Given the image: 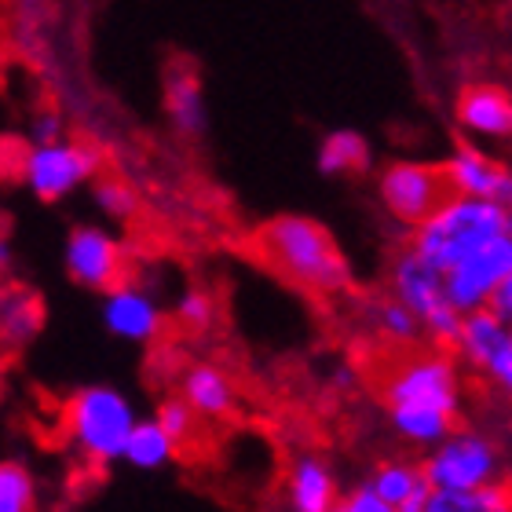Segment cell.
Segmentation results:
<instances>
[{
  "label": "cell",
  "mask_w": 512,
  "mask_h": 512,
  "mask_svg": "<svg viewBox=\"0 0 512 512\" xmlns=\"http://www.w3.org/2000/svg\"><path fill=\"white\" fill-rule=\"evenodd\" d=\"M165 110L169 121L180 136L194 139L202 136L209 125V107H205V88L202 77L194 74L191 66H172L165 77Z\"/></svg>",
  "instance_id": "16"
},
{
  "label": "cell",
  "mask_w": 512,
  "mask_h": 512,
  "mask_svg": "<svg viewBox=\"0 0 512 512\" xmlns=\"http://www.w3.org/2000/svg\"><path fill=\"white\" fill-rule=\"evenodd\" d=\"M286 498L293 512H330L337 509V476L322 458L304 454L293 461L286 476Z\"/></svg>",
  "instance_id": "15"
},
{
  "label": "cell",
  "mask_w": 512,
  "mask_h": 512,
  "mask_svg": "<svg viewBox=\"0 0 512 512\" xmlns=\"http://www.w3.org/2000/svg\"><path fill=\"white\" fill-rule=\"evenodd\" d=\"M374 326L384 341H392V344H414L417 337H421V322H417V315L406 308L403 300H395V297H384L374 304Z\"/></svg>",
  "instance_id": "24"
},
{
  "label": "cell",
  "mask_w": 512,
  "mask_h": 512,
  "mask_svg": "<svg viewBox=\"0 0 512 512\" xmlns=\"http://www.w3.org/2000/svg\"><path fill=\"white\" fill-rule=\"evenodd\" d=\"M421 472L432 491H472L483 483H494L502 476V458L498 447L480 432L454 428L428 447V458L421 461Z\"/></svg>",
  "instance_id": "6"
},
{
  "label": "cell",
  "mask_w": 512,
  "mask_h": 512,
  "mask_svg": "<svg viewBox=\"0 0 512 512\" xmlns=\"http://www.w3.org/2000/svg\"><path fill=\"white\" fill-rule=\"evenodd\" d=\"M30 139L33 147H44V143H59L63 139V121H59V114H37L30 125Z\"/></svg>",
  "instance_id": "30"
},
{
  "label": "cell",
  "mask_w": 512,
  "mask_h": 512,
  "mask_svg": "<svg viewBox=\"0 0 512 512\" xmlns=\"http://www.w3.org/2000/svg\"><path fill=\"white\" fill-rule=\"evenodd\" d=\"M99 172V150L85 147V143H44V147H30L22 158V180L41 202H59L66 194H74L81 183H88Z\"/></svg>",
  "instance_id": "8"
},
{
  "label": "cell",
  "mask_w": 512,
  "mask_h": 512,
  "mask_svg": "<svg viewBox=\"0 0 512 512\" xmlns=\"http://www.w3.org/2000/svg\"><path fill=\"white\" fill-rule=\"evenodd\" d=\"M154 421L165 428V436H169L176 447H180V443H187V439H191V432H194V410L183 403V395H180V399H165Z\"/></svg>",
  "instance_id": "28"
},
{
  "label": "cell",
  "mask_w": 512,
  "mask_h": 512,
  "mask_svg": "<svg viewBox=\"0 0 512 512\" xmlns=\"http://www.w3.org/2000/svg\"><path fill=\"white\" fill-rule=\"evenodd\" d=\"M512 275V231L502 238H494L491 246L476 249L472 256H465L461 264H454L450 271H443L447 282L450 304L465 315V311L487 308V300L505 278Z\"/></svg>",
  "instance_id": "10"
},
{
  "label": "cell",
  "mask_w": 512,
  "mask_h": 512,
  "mask_svg": "<svg viewBox=\"0 0 512 512\" xmlns=\"http://www.w3.org/2000/svg\"><path fill=\"white\" fill-rule=\"evenodd\" d=\"M256 249L278 275L308 293H344L352 286V264L341 253L337 238L311 216H275L260 227Z\"/></svg>",
  "instance_id": "1"
},
{
  "label": "cell",
  "mask_w": 512,
  "mask_h": 512,
  "mask_svg": "<svg viewBox=\"0 0 512 512\" xmlns=\"http://www.w3.org/2000/svg\"><path fill=\"white\" fill-rule=\"evenodd\" d=\"M384 403L406 410H439L461 414V370L443 352H425L399 363L384 381Z\"/></svg>",
  "instance_id": "5"
},
{
  "label": "cell",
  "mask_w": 512,
  "mask_h": 512,
  "mask_svg": "<svg viewBox=\"0 0 512 512\" xmlns=\"http://www.w3.org/2000/svg\"><path fill=\"white\" fill-rule=\"evenodd\" d=\"M8 267H11V242L0 238V271H8Z\"/></svg>",
  "instance_id": "33"
},
{
  "label": "cell",
  "mask_w": 512,
  "mask_h": 512,
  "mask_svg": "<svg viewBox=\"0 0 512 512\" xmlns=\"http://www.w3.org/2000/svg\"><path fill=\"white\" fill-rule=\"evenodd\" d=\"M322 176H352L370 165V139L355 128H337L319 143V158H315Z\"/></svg>",
  "instance_id": "19"
},
{
  "label": "cell",
  "mask_w": 512,
  "mask_h": 512,
  "mask_svg": "<svg viewBox=\"0 0 512 512\" xmlns=\"http://www.w3.org/2000/svg\"><path fill=\"white\" fill-rule=\"evenodd\" d=\"M454 118L476 139H512V96L498 85H469L454 103Z\"/></svg>",
  "instance_id": "14"
},
{
  "label": "cell",
  "mask_w": 512,
  "mask_h": 512,
  "mask_svg": "<svg viewBox=\"0 0 512 512\" xmlns=\"http://www.w3.org/2000/svg\"><path fill=\"white\" fill-rule=\"evenodd\" d=\"M96 205L110 220H128V216L136 213V194H132V187L125 180L107 176V180L96 183Z\"/></svg>",
  "instance_id": "26"
},
{
  "label": "cell",
  "mask_w": 512,
  "mask_h": 512,
  "mask_svg": "<svg viewBox=\"0 0 512 512\" xmlns=\"http://www.w3.org/2000/svg\"><path fill=\"white\" fill-rule=\"evenodd\" d=\"M136 425V410L118 388L96 384L77 392L66 406V428L74 447L92 461H121L125 439Z\"/></svg>",
  "instance_id": "3"
},
{
  "label": "cell",
  "mask_w": 512,
  "mask_h": 512,
  "mask_svg": "<svg viewBox=\"0 0 512 512\" xmlns=\"http://www.w3.org/2000/svg\"><path fill=\"white\" fill-rule=\"evenodd\" d=\"M447 194L443 169L425 165V161H392L377 176V198H381L384 213L403 227H417Z\"/></svg>",
  "instance_id": "9"
},
{
  "label": "cell",
  "mask_w": 512,
  "mask_h": 512,
  "mask_svg": "<svg viewBox=\"0 0 512 512\" xmlns=\"http://www.w3.org/2000/svg\"><path fill=\"white\" fill-rule=\"evenodd\" d=\"M37 505V487L22 461H0V512H30Z\"/></svg>",
  "instance_id": "25"
},
{
  "label": "cell",
  "mask_w": 512,
  "mask_h": 512,
  "mask_svg": "<svg viewBox=\"0 0 512 512\" xmlns=\"http://www.w3.org/2000/svg\"><path fill=\"white\" fill-rule=\"evenodd\" d=\"M333 384H337V388H344V392H348V388H352V384H355V370H352V366H341V370L333 374Z\"/></svg>",
  "instance_id": "32"
},
{
  "label": "cell",
  "mask_w": 512,
  "mask_h": 512,
  "mask_svg": "<svg viewBox=\"0 0 512 512\" xmlns=\"http://www.w3.org/2000/svg\"><path fill=\"white\" fill-rule=\"evenodd\" d=\"M337 509H341V512H392L388 505L381 502V494L374 491V483H370V480L359 483V487H352L344 498H337Z\"/></svg>",
  "instance_id": "29"
},
{
  "label": "cell",
  "mask_w": 512,
  "mask_h": 512,
  "mask_svg": "<svg viewBox=\"0 0 512 512\" xmlns=\"http://www.w3.org/2000/svg\"><path fill=\"white\" fill-rule=\"evenodd\" d=\"M183 388V403L191 406L194 417H209V421H220V417H231L235 414V384L231 377L220 370V366H209V363H198L191 366L180 381Z\"/></svg>",
  "instance_id": "17"
},
{
  "label": "cell",
  "mask_w": 512,
  "mask_h": 512,
  "mask_svg": "<svg viewBox=\"0 0 512 512\" xmlns=\"http://www.w3.org/2000/svg\"><path fill=\"white\" fill-rule=\"evenodd\" d=\"M213 297L209 293H202V289H187L180 297V304H176V319H180L183 330H191V333H202L213 326Z\"/></svg>",
  "instance_id": "27"
},
{
  "label": "cell",
  "mask_w": 512,
  "mask_h": 512,
  "mask_svg": "<svg viewBox=\"0 0 512 512\" xmlns=\"http://www.w3.org/2000/svg\"><path fill=\"white\" fill-rule=\"evenodd\" d=\"M465 363L491 381L505 399H512V322L498 319L491 308L461 315L458 337L450 344Z\"/></svg>",
  "instance_id": "7"
},
{
  "label": "cell",
  "mask_w": 512,
  "mask_h": 512,
  "mask_svg": "<svg viewBox=\"0 0 512 512\" xmlns=\"http://www.w3.org/2000/svg\"><path fill=\"white\" fill-rule=\"evenodd\" d=\"M443 180L450 194H469V198H491L512 209V169L502 161L487 158L476 147H458L443 165Z\"/></svg>",
  "instance_id": "12"
},
{
  "label": "cell",
  "mask_w": 512,
  "mask_h": 512,
  "mask_svg": "<svg viewBox=\"0 0 512 512\" xmlns=\"http://www.w3.org/2000/svg\"><path fill=\"white\" fill-rule=\"evenodd\" d=\"M512 231V209L491 198H469V194H447L432 213L414 227L410 246L425 264L436 271H450L476 249L491 246L494 238Z\"/></svg>",
  "instance_id": "2"
},
{
  "label": "cell",
  "mask_w": 512,
  "mask_h": 512,
  "mask_svg": "<svg viewBox=\"0 0 512 512\" xmlns=\"http://www.w3.org/2000/svg\"><path fill=\"white\" fill-rule=\"evenodd\" d=\"M512 491L502 480L472 487V491H428L425 512H509Z\"/></svg>",
  "instance_id": "21"
},
{
  "label": "cell",
  "mask_w": 512,
  "mask_h": 512,
  "mask_svg": "<svg viewBox=\"0 0 512 512\" xmlns=\"http://www.w3.org/2000/svg\"><path fill=\"white\" fill-rule=\"evenodd\" d=\"M172 454H176V443L165 436V428L158 421H136L132 432L125 439V450H121V461H128L132 469H161L169 465Z\"/></svg>",
  "instance_id": "22"
},
{
  "label": "cell",
  "mask_w": 512,
  "mask_h": 512,
  "mask_svg": "<svg viewBox=\"0 0 512 512\" xmlns=\"http://www.w3.org/2000/svg\"><path fill=\"white\" fill-rule=\"evenodd\" d=\"M487 308L498 315V319H505V322H512V275L505 278L502 286L494 289L491 293V300H487Z\"/></svg>",
  "instance_id": "31"
},
{
  "label": "cell",
  "mask_w": 512,
  "mask_h": 512,
  "mask_svg": "<svg viewBox=\"0 0 512 512\" xmlns=\"http://www.w3.org/2000/svg\"><path fill=\"white\" fill-rule=\"evenodd\" d=\"M392 297L403 300L421 322V333H428L436 344H454L461 326V311L450 304L443 271L425 264L414 249H403L392 264Z\"/></svg>",
  "instance_id": "4"
},
{
  "label": "cell",
  "mask_w": 512,
  "mask_h": 512,
  "mask_svg": "<svg viewBox=\"0 0 512 512\" xmlns=\"http://www.w3.org/2000/svg\"><path fill=\"white\" fill-rule=\"evenodd\" d=\"M370 483H374V491L381 494V502L392 512H425L428 491H432L421 465L403 458L377 465Z\"/></svg>",
  "instance_id": "18"
},
{
  "label": "cell",
  "mask_w": 512,
  "mask_h": 512,
  "mask_svg": "<svg viewBox=\"0 0 512 512\" xmlns=\"http://www.w3.org/2000/svg\"><path fill=\"white\" fill-rule=\"evenodd\" d=\"M103 293H107L103 297V326L114 337L147 344L161 333V308L154 304L150 293H143L139 286H121V282H114Z\"/></svg>",
  "instance_id": "13"
},
{
  "label": "cell",
  "mask_w": 512,
  "mask_h": 512,
  "mask_svg": "<svg viewBox=\"0 0 512 512\" xmlns=\"http://www.w3.org/2000/svg\"><path fill=\"white\" fill-rule=\"evenodd\" d=\"M388 421L392 432L410 447H436L439 439L458 428V417L439 414V410H406V406H388Z\"/></svg>",
  "instance_id": "20"
},
{
  "label": "cell",
  "mask_w": 512,
  "mask_h": 512,
  "mask_svg": "<svg viewBox=\"0 0 512 512\" xmlns=\"http://www.w3.org/2000/svg\"><path fill=\"white\" fill-rule=\"evenodd\" d=\"M41 330V304L26 289H4L0 293V337L11 344H26Z\"/></svg>",
  "instance_id": "23"
},
{
  "label": "cell",
  "mask_w": 512,
  "mask_h": 512,
  "mask_svg": "<svg viewBox=\"0 0 512 512\" xmlns=\"http://www.w3.org/2000/svg\"><path fill=\"white\" fill-rule=\"evenodd\" d=\"M66 275L85 289H110L121 282V249L103 227H74L63 249Z\"/></svg>",
  "instance_id": "11"
}]
</instances>
